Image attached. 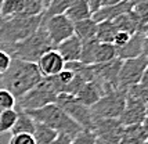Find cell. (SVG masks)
Listing matches in <instances>:
<instances>
[{
	"label": "cell",
	"instance_id": "cell-18",
	"mask_svg": "<svg viewBox=\"0 0 148 144\" xmlns=\"http://www.w3.org/2000/svg\"><path fill=\"white\" fill-rule=\"evenodd\" d=\"M119 144H147L144 126L143 125L125 126Z\"/></svg>",
	"mask_w": 148,
	"mask_h": 144
},
{
	"label": "cell",
	"instance_id": "cell-5",
	"mask_svg": "<svg viewBox=\"0 0 148 144\" xmlns=\"http://www.w3.org/2000/svg\"><path fill=\"white\" fill-rule=\"evenodd\" d=\"M60 93H61V87L58 85L56 76L42 78L35 87H32L26 94L18 98L19 110L33 111V110H39L45 105L54 104Z\"/></svg>",
	"mask_w": 148,
	"mask_h": 144
},
{
	"label": "cell",
	"instance_id": "cell-28",
	"mask_svg": "<svg viewBox=\"0 0 148 144\" xmlns=\"http://www.w3.org/2000/svg\"><path fill=\"white\" fill-rule=\"evenodd\" d=\"M17 104V98L14 97L6 89H0V111L3 110H11Z\"/></svg>",
	"mask_w": 148,
	"mask_h": 144
},
{
	"label": "cell",
	"instance_id": "cell-4",
	"mask_svg": "<svg viewBox=\"0 0 148 144\" xmlns=\"http://www.w3.org/2000/svg\"><path fill=\"white\" fill-rule=\"evenodd\" d=\"M31 118L38 122L50 128L51 130L56 133H62V134H68V136H75L77 132L82 130V128L73 122L66 114H65L56 103L54 104L45 105L39 110H33V111H25Z\"/></svg>",
	"mask_w": 148,
	"mask_h": 144
},
{
	"label": "cell",
	"instance_id": "cell-20",
	"mask_svg": "<svg viewBox=\"0 0 148 144\" xmlns=\"http://www.w3.org/2000/svg\"><path fill=\"white\" fill-rule=\"evenodd\" d=\"M35 126H36V122L25 111L19 110L18 118H17V122H15V125H14L13 129H11V133L13 134H18V133L33 134L35 133Z\"/></svg>",
	"mask_w": 148,
	"mask_h": 144
},
{
	"label": "cell",
	"instance_id": "cell-15",
	"mask_svg": "<svg viewBox=\"0 0 148 144\" xmlns=\"http://www.w3.org/2000/svg\"><path fill=\"white\" fill-rule=\"evenodd\" d=\"M101 96H104V93L101 90L100 85L97 83L96 80H90V82H86L84 83L83 87L77 92V94L75 97L83 105L90 108L94 103H97V100L101 97Z\"/></svg>",
	"mask_w": 148,
	"mask_h": 144
},
{
	"label": "cell",
	"instance_id": "cell-31",
	"mask_svg": "<svg viewBox=\"0 0 148 144\" xmlns=\"http://www.w3.org/2000/svg\"><path fill=\"white\" fill-rule=\"evenodd\" d=\"M8 144H35V137L33 134H28V133H18V134H13Z\"/></svg>",
	"mask_w": 148,
	"mask_h": 144
},
{
	"label": "cell",
	"instance_id": "cell-14",
	"mask_svg": "<svg viewBox=\"0 0 148 144\" xmlns=\"http://www.w3.org/2000/svg\"><path fill=\"white\" fill-rule=\"evenodd\" d=\"M56 50L60 53V56L66 62H75L80 58V51H82V42L73 35L66 40L61 42L56 46Z\"/></svg>",
	"mask_w": 148,
	"mask_h": 144
},
{
	"label": "cell",
	"instance_id": "cell-32",
	"mask_svg": "<svg viewBox=\"0 0 148 144\" xmlns=\"http://www.w3.org/2000/svg\"><path fill=\"white\" fill-rule=\"evenodd\" d=\"M132 38V35L127 32H122V31H118L115 33V36H114V40H112V45L115 47H122L125 46L127 42L130 40Z\"/></svg>",
	"mask_w": 148,
	"mask_h": 144
},
{
	"label": "cell",
	"instance_id": "cell-10",
	"mask_svg": "<svg viewBox=\"0 0 148 144\" xmlns=\"http://www.w3.org/2000/svg\"><path fill=\"white\" fill-rule=\"evenodd\" d=\"M123 126L119 119H97L93 121V129L96 139L107 144H119L123 133Z\"/></svg>",
	"mask_w": 148,
	"mask_h": 144
},
{
	"label": "cell",
	"instance_id": "cell-9",
	"mask_svg": "<svg viewBox=\"0 0 148 144\" xmlns=\"http://www.w3.org/2000/svg\"><path fill=\"white\" fill-rule=\"evenodd\" d=\"M42 24L49 33L54 47L68 38L73 36V22L65 14H57L45 18L42 15Z\"/></svg>",
	"mask_w": 148,
	"mask_h": 144
},
{
	"label": "cell",
	"instance_id": "cell-33",
	"mask_svg": "<svg viewBox=\"0 0 148 144\" xmlns=\"http://www.w3.org/2000/svg\"><path fill=\"white\" fill-rule=\"evenodd\" d=\"M11 60L13 58L10 57L8 53H6L4 50L0 49V76L8 69V67L11 64Z\"/></svg>",
	"mask_w": 148,
	"mask_h": 144
},
{
	"label": "cell",
	"instance_id": "cell-3",
	"mask_svg": "<svg viewBox=\"0 0 148 144\" xmlns=\"http://www.w3.org/2000/svg\"><path fill=\"white\" fill-rule=\"evenodd\" d=\"M42 15L36 17L18 15L13 18L0 17V47L11 46L29 38L40 26Z\"/></svg>",
	"mask_w": 148,
	"mask_h": 144
},
{
	"label": "cell",
	"instance_id": "cell-19",
	"mask_svg": "<svg viewBox=\"0 0 148 144\" xmlns=\"http://www.w3.org/2000/svg\"><path fill=\"white\" fill-rule=\"evenodd\" d=\"M64 14L72 22H77V21L93 18V11L90 10L89 4L84 0H77L76 3H73Z\"/></svg>",
	"mask_w": 148,
	"mask_h": 144
},
{
	"label": "cell",
	"instance_id": "cell-42",
	"mask_svg": "<svg viewBox=\"0 0 148 144\" xmlns=\"http://www.w3.org/2000/svg\"><path fill=\"white\" fill-rule=\"evenodd\" d=\"M94 144H107V143H103V141H100V140H97V139H96V143H94Z\"/></svg>",
	"mask_w": 148,
	"mask_h": 144
},
{
	"label": "cell",
	"instance_id": "cell-23",
	"mask_svg": "<svg viewBox=\"0 0 148 144\" xmlns=\"http://www.w3.org/2000/svg\"><path fill=\"white\" fill-rule=\"evenodd\" d=\"M118 32L116 26L114 25L112 21H101L97 22V32L96 39L101 43H112L115 33Z\"/></svg>",
	"mask_w": 148,
	"mask_h": 144
},
{
	"label": "cell",
	"instance_id": "cell-11",
	"mask_svg": "<svg viewBox=\"0 0 148 144\" xmlns=\"http://www.w3.org/2000/svg\"><path fill=\"white\" fill-rule=\"evenodd\" d=\"M145 118H147L145 117V103L126 96V104H125L123 112L119 118V122L123 126L143 125Z\"/></svg>",
	"mask_w": 148,
	"mask_h": 144
},
{
	"label": "cell",
	"instance_id": "cell-13",
	"mask_svg": "<svg viewBox=\"0 0 148 144\" xmlns=\"http://www.w3.org/2000/svg\"><path fill=\"white\" fill-rule=\"evenodd\" d=\"M143 42L144 36L141 32L132 35L130 40L122 47H116V57L119 60H132L143 56Z\"/></svg>",
	"mask_w": 148,
	"mask_h": 144
},
{
	"label": "cell",
	"instance_id": "cell-37",
	"mask_svg": "<svg viewBox=\"0 0 148 144\" xmlns=\"http://www.w3.org/2000/svg\"><path fill=\"white\" fill-rule=\"evenodd\" d=\"M140 32H141V35L144 36V39H148V22H147V24H144V25L141 26Z\"/></svg>",
	"mask_w": 148,
	"mask_h": 144
},
{
	"label": "cell",
	"instance_id": "cell-17",
	"mask_svg": "<svg viewBox=\"0 0 148 144\" xmlns=\"http://www.w3.org/2000/svg\"><path fill=\"white\" fill-rule=\"evenodd\" d=\"M96 32H97V22L93 18L73 22V35L82 43L87 42V40L96 39Z\"/></svg>",
	"mask_w": 148,
	"mask_h": 144
},
{
	"label": "cell",
	"instance_id": "cell-29",
	"mask_svg": "<svg viewBox=\"0 0 148 144\" xmlns=\"http://www.w3.org/2000/svg\"><path fill=\"white\" fill-rule=\"evenodd\" d=\"M132 11H133V14L137 17V20L141 24V26L148 22V1L136 4V6L132 8Z\"/></svg>",
	"mask_w": 148,
	"mask_h": 144
},
{
	"label": "cell",
	"instance_id": "cell-44",
	"mask_svg": "<svg viewBox=\"0 0 148 144\" xmlns=\"http://www.w3.org/2000/svg\"><path fill=\"white\" fill-rule=\"evenodd\" d=\"M1 3H3V0H0V6H1Z\"/></svg>",
	"mask_w": 148,
	"mask_h": 144
},
{
	"label": "cell",
	"instance_id": "cell-40",
	"mask_svg": "<svg viewBox=\"0 0 148 144\" xmlns=\"http://www.w3.org/2000/svg\"><path fill=\"white\" fill-rule=\"evenodd\" d=\"M40 1H42V4H43V7H45V10H46V8L49 7V4H50L51 0H40Z\"/></svg>",
	"mask_w": 148,
	"mask_h": 144
},
{
	"label": "cell",
	"instance_id": "cell-12",
	"mask_svg": "<svg viewBox=\"0 0 148 144\" xmlns=\"http://www.w3.org/2000/svg\"><path fill=\"white\" fill-rule=\"evenodd\" d=\"M36 67H38L42 78H51V76L58 75L64 69L65 61L60 56V53L56 49H53V50H49L47 53H45L38 60Z\"/></svg>",
	"mask_w": 148,
	"mask_h": 144
},
{
	"label": "cell",
	"instance_id": "cell-6",
	"mask_svg": "<svg viewBox=\"0 0 148 144\" xmlns=\"http://www.w3.org/2000/svg\"><path fill=\"white\" fill-rule=\"evenodd\" d=\"M127 90L115 89L104 94L97 100V103L90 107V114L93 121L97 119H119L126 104Z\"/></svg>",
	"mask_w": 148,
	"mask_h": 144
},
{
	"label": "cell",
	"instance_id": "cell-7",
	"mask_svg": "<svg viewBox=\"0 0 148 144\" xmlns=\"http://www.w3.org/2000/svg\"><path fill=\"white\" fill-rule=\"evenodd\" d=\"M56 104L82 129H89V130L93 129V118L90 114V108L82 104L75 96L60 93L56 98Z\"/></svg>",
	"mask_w": 148,
	"mask_h": 144
},
{
	"label": "cell",
	"instance_id": "cell-43",
	"mask_svg": "<svg viewBox=\"0 0 148 144\" xmlns=\"http://www.w3.org/2000/svg\"><path fill=\"white\" fill-rule=\"evenodd\" d=\"M147 68H148V57H147Z\"/></svg>",
	"mask_w": 148,
	"mask_h": 144
},
{
	"label": "cell",
	"instance_id": "cell-2",
	"mask_svg": "<svg viewBox=\"0 0 148 144\" xmlns=\"http://www.w3.org/2000/svg\"><path fill=\"white\" fill-rule=\"evenodd\" d=\"M1 50L10 54L11 58L22 60V61H28V62H33L36 64L38 60L47 53L49 50L56 49L53 45L51 39L49 36V33L46 32L43 24H40L38 29L25 40L11 45V46H4L0 47Z\"/></svg>",
	"mask_w": 148,
	"mask_h": 144
},
{
	"label": "cell",
	"instance_id": "cell-21",
	"mask_svg": "<svg viewBox=\"0 0 148 144\" xmlns=\"http://www.w3.org/2000/svg\"><path fill=\"white\" fill-rule=\"evenodd\" d=\"M24 7H25V0H3L0 6V17L13 18L22 15Z\"/></svg>",
	"mask_w": 148,
	"mask_h": 144
},
{
	"label": "cell",
	"instance_id": "cell-24",
	"mask_svg": "<svg viewBox=\"0 0 148 144\" xmlns=\"http://www.w3.org/2000/svg\"><path fill=\"white\" fill-rule=\"evenodd\" d=\"M58 133H56L54 130H51L50 128H47L45 125L38 123L35 126V133H33V137H35V144H51V141L57 137Z\"/></svg>",
	"mask_w": 148,
	"mask_h": 144
},
{
	"label": "cell",
	"instance_id": "cell-16",
	"mask_svg": "<svg viewBox=\"0 0 148 144\" xmlns=\"http://www.w3.org/2000/svg\"><path fill=\"white\" fill-rule=\"evenodd\" d=\"M114 25L116 26L118 31H122V32H127L130 35H134V33L140 32L141 29V24L138 22L137 17H136L133 11H129V13H125L118 15L116 18L112 20Z\"/></svg>",
	"mask_w": 148,
	"mask_h": 144
},
{
	"label": "cell",
	"instance_id": "cell-25",
	"mask_svg": "<svg viewBox=\"0 0 148 144\" xmlns=\"http://www.w3.org/2000/svg\"><path fill=\"white\" fill-rule=\"evenodd\" d=\"M17 118H18V111L15 108L0 111V134L11 132L13 126L17 122Z\"/></svg>",
	"mask_w": 148,
	"mask_h": 144
},
{
	"label": "cell",
	"instance_id": "cell-41",
	"mask_svg": "<svg viewBox=\"0 0 148 144\" xmlns=\"http://www.w3.org/2000/svg\"><path fill=\"white\" fill-rule=\"evenodd\" d=\"M145 117H147L145 119H148V103L145 104Z\"/></svg>",
	"mask_w": 148,
	"mask_h": 144
},
{
	"label": "cell",
	"instance_id": "cell-39",
	"mask_svg": "<svg viewBox=\"0 0 148 144\" xmlns=\"http://www.w3.org/2000/svg\"><path fill=\"white\" fill-rule=\"evenodd\" d=\"M143 56L148 57V39H144L143 42Z\"/></svg>",
	"mask_w": 148,
	"mask_h": 144
},
{
	"label": "cell",
	"instance_id": "cell-36",
	"mask_svg": "<svg viewBox=\"0 0 148 144\" xmlns=\"http://www.w3.org/2000/svg\"><path fill=\"white\" fill-rule=\"evenodd\" d=\"M140 85L148 89V68L144 71V73H143V78H141V80H140Z\"/></svg>",
	"mask_w": 148,
	"mask_h": 144
},
{
	"label": "cell",
	"instance_id": "cell-35",
	"mask_svg": "<svg viewBox=\"0 0 148 144\" xmlns=\"http://www.w3.org/2000/svg\"><path fill=\"white\" fill-rule=\"evenodd\" d=\"M87 4H89V7H90V10L93 11V14L96 13L97 10L101 7V1L103 0H84Z\"/></svg>",
	"mask_w": 148,
	"mask_h": 144
},
{
	"label": "cell",
	"instance_id": "cell-38",
	"mask_svg": "<svg viewBox=\"0 0 148 144\" xmlns=\"http://www.w3.org/2000/svg\"><path fill=\"white\" fill-rule=\"evenodd\" d=\"M144 1H148V0H126V3H127L132 8H133L136 4H140V3H144Z\"/></svg>",
	"mask_w": 148,
	"mask_h": 144
},
{
	"label": "cell",
	"instance_id": "cell-1",
	"mask_svg": "<svg viewBox=\"0 0 148 144\" xmlns=\"http://www.w3.org/2000/svg\"><path fill=\"white\" fill-rule=\"evenodd\" d=\"M40 79L42 75L36 64L13 58L8 69L1 75V89H6L18 100L38 85Z\"/></svg>",
	"mask_w": 148,
	"mask_h": 144
},
{
	"label": "cell",
	"instance_id": "cell-26",
	"mask_svg": "<svg viewBox=\"0 0 148 144\" xmlns=\"http://www.w3.org/2000/svg\"><path fill=\"white\" fill-rule=\"evenodd\" d=\"M77 0H51L49 7L45 10L43 13V17L47 18V17H51V15H57V14H64L69 7L76 3Z\"/></svg>",
	"mask_w": 148,
	"mask_h": 144
},
{
	"label": "cell",
	"instance_id": "cell-30",
	"mask_svg": "<svg viewBox=\"0 0 148 144\" xmlns=\"http://www.w3.org/2000/svg\"><path fill=\"white\" fill-rule=\"evenodd\" d=\"M73 78H75V73H73L71 69H66V68H64L58 75H56V79H57L58 85L61 87V92H62V89H64L65 86L71 83Z\"/></svg>",
	"mask_w": 148,
	"mask_h": 144
},
{
	"label": "cell",
	"instance_id": "cell-8",
	"mask_svg": "<svg viewBox=\"0 0 148 144\" xmlns=\"http://www.w3.org/2000/svg\"><path fill=\"white\" fill-rule=\"evenodd\" d=\"M145 69H147L145 56H140L132 60H123L118 75V89L127 90L130 87L138 85Z\"/></svg>",
	"mask_w": 148,
	"mask_h": 144
},
{
	"label": "cell",
	"instance_id": "cell-27",
	"mask_svg": "<svg viewBox=\"0 0 148 144\" xmlns=\"http://www.w3.org/2000/svg\"><path fill=\"white\" fill-rule=\"evenodd\" d=\"M96 143V134L93 130L89 129H82L80 132H77L75 136L71 137L69 144H94Z\"/></svg>",
	"mask_w": 148,
	"mask_h": 144
},
{
	"label": "cell",
	"instance_id": "cell-22",
	"mask_svg": "<svg viewBox=\"0 0 148 144\" xmlns=\"http://www.w3.org/2000/svg\"><path fill=\"white\" fill-rule=\"evenodd\" d=\"M116 58V47L112 43H101L98 42L94 53V65L96 64H104Z\"/></svg>",
	"mask_w": 148,
	"mask_h": 144
},
{
	"label": "cell",
	"instance_id": "cell-34",
	"mask_svg": "<svg viewBox=\"0 0 148 144\" xmlns=\"http://www.w3.org/2000/svg\"><path fill=\"white\" fill-rule=\"evenodd\" d=\"M72 136H68V134H62V133H58L57 137L51 141V144H69Z\"/></svg>",
	"mask_w": 148,
	"mask_h": 144
}]
</instances>
